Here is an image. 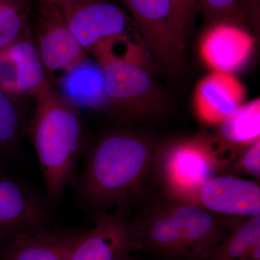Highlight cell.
I'll list each match as a JSON object with an SVG mask.
<instances>
[{
  "label": "cell",
  "instance_id": "1",
  "mask_svg": "<svg viewBox=\"0 0 260 260\" xmlns=\"http://www.w3.org/2000/svg\"><path fill=\"white\" fill-rule=\"evenodd\" d=\"M156 150L145 135L129 128L98 135L84 149L73 185L77 201L94 215L115 210L127 213L153 170Z\"/></svg>",
  "mask_w": 260,
  "mask_h": 260
},
{
  "label": "cell",
  "instance_id": "2",
  "mask_svg": "<svg viewBox=\"0 0 260 260\" xmlns=\"http://www.w3.org/2000/svg\"><path fill=\"white\" fill-rule=\"evenodd\" d=\"M35 99L28 132L44 175L46 194L54 205L66 188L74 185L85 147L83 120L79 109L54 86Z\"/></svg>",
  "mask_w": 260,
  "mask_h": 260
},
{
  "label": "cell",
  "instance_id": "3",
  "mask_svg": "<svg viewBox=\"0 0 260 260\" xmlns=\"http://www.w3.org/2000/svg\"><path fill=\"white\" fill-rule=\"evenodd\" d=\"M218 167L208 143L199 139L174 142L156 150L153 169L169 199L198 205L205 181Z\"/></svg>",
  "mask_w": 260,
  "mask_h": 260
},
{
  "label": "cell",
  "instance_id": "4",
  "mask_svg": "<svg viewBox=\"0 0 260 260\" xmlns=\"http://www.w3.org/2000/svg\"><path fill=\"white\" fill-rule=\"evenodd\" d=\"M102 66L110 111L124 119L158 116L165 110V94L146 68L110 56L95 58Z\"/></svg>",
  "mask_w": 260,
  "mask_h": 260
},
{
  "label": "cell",
  "instance_id": "5",
  "mask_svg": "<svg viewBox=\"0 0 260 260\" xmlns=\"http://www.w3.org/2000/svg\"><path fill=\"white\" fill-rule=\"evenodd\" d=\"M54 205L0 165V254L15 238L51 226Z\"/></svg>",
  "mask_w": 260,
  "mask_h": 260
},
{
  "label": "cell",
  "instance_id": "6",
  "mask_svg": "<svg viewBox=\"0 0 260 260\" xmlns=\"http://www.w3.org/2000/svg\"><path fill=\"white\" fill-rule=\"evenodd\" d=\"M34 43L51 83L87 56L55 5L40 4Z\"/></svg>",
  "mask_w": 260,
  "mask_h": 260
},
{
  "label": "cell",
  "instance_id": "7",
  "mask_svg": "<svg viewBox=\"0 0 260 260\" xmlns=\"http://www.w3.org/2000/svg\"><path fill=\"white\" fill-rule=\"evenodd\" d=\"M60 10L85 51L109 38L127 34L134 23L121 8L104 0H75Z\"/></svg>",
  "mask_w": 260,
  "mask_h": 260
},
{
  "label": "cell",
  "instance_id": "8",
  "mask_svg": "<svg viewBox=\"0 0 260 260\" xmlns=\"http://www.w3.org/2000/svg\"><path fill=\"white\" fill-rule=\"evenodd\" d=\"M145 45L171 73L182 69L184 54L173 30L169 0H122Z\"/></svg>",
  "mask_w": 260,
  "mask_h": 260
},
{
  "label": "cell",
  "instance_id": "9",
  "mask_svg": "<svg viewBox=\"0 0 260 260\" xmlns=\"http://www.w3.org/2000/svg\"><path fill=\"white\" fill-rule=\"evenodd\" d=\"M51 86L30 30L0 49V88L5 93L37 98Z\"/></svg>",
  "mask_w": 260,
  "mask_h": 260
},
{
  "label": "cell",
  "instance_id": "10",
  "mask_svg": "<svg viewBox=\"0 0 260 260\" xmlns=\"http://www.w3.org/2000/svg\"><path fill=\"white\" fill-rule=\"evenodd\" d=\"M137 250L131 220L125 212L115 210L94 215L70 260H131Z\"/></svg>",
  "mask_w": 260,
  "mask_h": 260
},
{
  "label": "cell",
  "instance_id": "11",
  "mask_svg": "<svg viewBox=\"0 0 260 260\" xmlns=\"http://www.w3.org/2000/svg\"><path fill=\"white\" fill-rule=\"evenodd\" d=\"M198 205L218 215L233 217L260 215V186L234 176H213L200 189Z\"/></svg>",
  "mask_w": 260,
  "mask_h": 260
},
{
  "label": "cell",
  "instance_id": "12",
  "mask_svg": "<svg viewBox=\"0 0 260 260\" xmlns=\"http://www.w3.org/2000/svg\"><path fill=\"white\" fill-rule=\"evenodd\" d=\"M254 39L245 29L230 23H215L202 38L200 53L213 72L233 74L242 69L254 51Z\"/></svg>",
  "mask_w": 260,
  "mask_h": 260
},
{
  "label": "cell",
  "instance_id": "13",
  "mask_svg": "<svg viewBox=\"0 0 260 260\" xmlns=\"http://www.w3.org/2000/svg\"><path fill=\"white\" fill-rule=\"evenodd\" d=\"M85 230L49 226L22 234L5 246L0 260H70Z\"/></svg>",
  "mask_w": 260,
  "mask_h": 260
},
{
  "label": "cell",
  "instance_id": "14",
  "mask_svg": "<svg viewBox=\"0 0 260 260\" xmlns=\"http://www.w3.org/2000/svg\"><path fill=\"white\" fill-rule=\"evenodd\" d=\"M246 89L233 74L213 73L200 80L194 93V112L200 120L220 124L244 104Z\"/></svg>",
  "mask_w": 260,
  "mask_h": 260
},
{
  "label": "cell",
  "instance_id": "15",
  "mask_svg": "<svg viewBox=\"0 0 260 260\" xmlns=\"http://www.w3.org/2000/svg\"><path fill=\"white\" fill-rule=\"evenodd\" d=\"M59 93L75 107L110 111L102 66L88 56L68 70L59 81Z\"/></svg>",
  "mask_w": 260,
  "mask_h": 260
},
{
  "label": "cell",
  "instance_id": "16",
  "mask_svg": "<svg viewBox=\"0 0 260 260\" xmlns=\"http://www.w3.org/2000/svg\"><path fill=\"white\" fill-rule=\"evenodd\" d=\"M220 137L230 145L249 146L260 136V100L242 104L220 124Z\"/></svg>",
  "mask_w": 260,
  "mask_h": 260
},
{
  "label": "cell",
  "instance_id": "17",
  "mask_svg": "<svg viewBox=\"0 0 260 260\" xmlns=\"http://www.w3.org/2000/svg\"><path fill=\"white\" fill-rule=\"evenodd\" d=\"M246 218L231 229L207 260H244L260 244V215Z\"/></svg>",
  "mask_w": 260,
  "mask_h": 260
},
{
  "label": "cell",
  "instance_id": "18",
  "mask_svg": "<svg viewBox=\"0 0 260 260\" xmlns=\"http://www.w3.org/2000/svg\"><path fill=\"white\" fill-rule=\"evenodd\" d=\"M13 98L0 88V159L13 153L25 131L23 112Z\"/></svg>",
  "mask_w": 260,
  "mask_h": 260
},
{
  "label": "cell",
  "instance_id": "19",
  "mask_svg": "<svg viewBox=\"0 0 260 260\" xmlns=\"http://www.w3.org/2000/svg\"><path fill=\"white\" fill-rule=\"evenodd\" d=\"M30 15L27 0H0V49L16 42L30 30Z\"/></svg>",
  "mask_w": 260,
  "mask_h": 260
},
{
  "label": "cell",
  "instance_id": "20",
  "mask_svg": "<svg viewBox=\"0 0 260 260\" xmlns=\"http://www.w3.org/2000/svg\"><path fill=\"white\" fill-rule=\"evenodd\" d=\"M248 0H199L198 9L209 21L242 27L249 19Z\"/></svg>",
  "mask_w": 260,
  "mask_h": 260
},
{
  "label": "cell",
  "instance_id": "21",
  "mask_svg": "<svg viewBox=\"0 0 260 260\" xmlns=\"http://www.w3.org/2000/svg\"><path fill=\"white\" fill-rule=\"evenodd\" d=\"M172 10L173 30L178 47L184 54L188 30L199 0H169Z\"/></svg>",
  "mask_w": 260,
  "mask_h": 260
},
{
  "label": "cell",
  "instance_id": "22",
  "mask_svg": "<svg viewBox=\"0 0 260 260\" xmlns=\"http://www.w3.org/2000/svg\"><path fill=\"white\" fill-rule=\"evenodd\" d=\"M241 172L256 179L260 177V140L249 145L236 164Z\"/></svg>",
  "mask_w": 260,
  "mask_h": 260
},
{
  "label": "cell",
  "instance_id": "23",
  "mask_svg": "<svg viewBox=\"0 0 260 260\" xmlns=\"http://www.w3.org/2000/svg\"><path fill=\"white\" fill-rule=\"evenodd\" d=\"M35 1H37L40 4L55 5L60 9L63 7L73 3L75 0H35Z\"/></svg>",
  "mask_w": 260,
  "mask_h": 260
},
{
  "label": "cell",
  "instance_id": "24",
  "mask_svg": "<svg viewBox=\"0 0 260 260\" xmlns=\"http://www.w3.org/2000/svg\"><path fill=\"white\" fill-rule=\"evenodd\" d=\"M131 260H133V258H132Z\"/></svg>",
  "mask_w": 260,
  "mask_h": 260
}]
</instances>
